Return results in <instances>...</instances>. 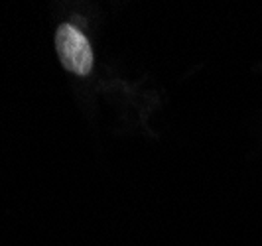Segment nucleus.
<instances>
[{
	"mask_svg": "<svg viewBox=\"0 0 262 246\" xmlns=\"http://www.w3.org/2000/svg\"><path fill=\"white\" fill-rule=\"evenodd\" d=\"M59 61L75 75H87L93 69V52L87 38L71 24H61L55 34Z\"/></svg>",
	"mask_w": 262,
	"mask_h": 246,
	"instance_id": "f257e3e1",
	"label": "nucleus"
}]
</instances>
